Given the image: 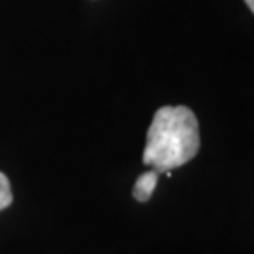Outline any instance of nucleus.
I'll return each instance as SVG.
<instances>
[{
  "instance_id": "nucleus-1",
  "label": "nucleus",
  "mask_w": 254,
  "mask_h": 254,
  "mask_svg": "<svg viewBox=\"0 0 254 254\" xmlns=\"http://www.w3.org/2000/svg\"><path fill=\"white\" fill-rule=\"evenodd\" d=\"M200 151V127L194 111L187 106H164L147 130L143 164L158 173H172L190 162Z\"/></svg>"
},
{
  "instance_id": "nucleus-2",
  "label": "nucleus",
  "mask_w": 254,
  "mask_h": 254,
  "mask_svg": "<svg viewBox=\"0 0 254 254\" xmlns=\"http://www.w3.org/2000/svg\"><path fill=\"white\" fill-rule=\"evenodd\" d=\"M158 175L160 173L156 172V170H149V172L141 173L139 177H137L136 185H134V198L137 201H149L151 200V196H153L154 189H156V183H158Z\"/></svg>"
},
{
  "instance_id": "nucleus-3",
  "label": "nucleus",
  "mask_w": 254,
  "mask_h": 254,
  "mask_svg": "<svg viewBox=\"0 0 254 254\" xmlns=\"http://www.w3.org/2000/svg\"><path fill=\"white\" fill-rule=\"evenodd\" d=\"M13 201V194H11V187H9V179L6 173L0 172V211L11 205Z\"/></svg>"
},
{
  "instance_id": "nucleus-4",
  "label": "nucleus",
  "mask_w": 254,
  "mask_h": 254,
  "mask_svg": "<svg viewBox=\"0 0 254 254\" xmlns=\"http://www.w3.org/2000/svg\"><path fill=\"white\" fill-rule=\"evenodd\" d=\"M245 2H247V6L253 9V13H254V0H245Z\"/></svg>"
}]
</instances>
